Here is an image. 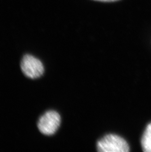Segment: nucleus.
I'll list each match as a JSON object with an SVG mask.
<instances>
[{
	"label": "nucleus",
	"instance_id": "nucleus-2",
	"mask_svg": "<svg viewBox=\"0 0 151 152\" xmlns=\"http://www.w3.org/2000/svg\"><path fill=\"white\" fill-rule=\"evenodd\" d=\"M60 117L54 111L46 112L39 119L37 126L41 133L46 135H52L56 133L60 124Z\"/></svg>",
	"mask_w": 151,
	"mask_h": 152
},
{
	"label": "nucleus",
	"instance_id": "nucleus-4",
	"mask_svg": "<svg viewBox=\"0 0 151 152\" xmlns=\"http://www.w3.org/2000/svg\"><path fill=\"white\" fill-rule=\"evenodd\" d=\"M141 146L144 152H151V123L144 131L141 139Z\"/></svg>",
	"mask_w": 151,
	"mask_h": 152
},
{
	"label": "nucleus",
	"instance_id": "nucleus-1",
	"mask_svg": "<svg viewBox=\"0 0 151 152\" xmlns=\"http://www.w3.org/2000/svg\"><path fill=\"white\" fill-rule=\"evenodd\" d=\"M97 150L101 152H128L130 150L128 144L118 135L110 134L99 140Z\"/></svg>",
	"mask_w": 151,
	"mask_h": 152
},
{
	"label": "nucleus",
	"instance_id": "nucleus-5",
	"mask_svg": "<svg viewBox=\"0 0 151 152\" xmlns=\"http://www.w3.org/2000/svg\"><path fill=\"white\" fill-rule=\"evenodd\" d=\"M95 1H106V2H110V1H117L119 0H95Z\"/></svg>",
	"mask_w": 151,
	"mask_h": 152
},
{
	"label": "nucleus",
	"instance_id": "nucleus-3",
	"mask_svg": "<svg viewBox=\"0 0 151 152\" xmlns=\"http://www.w3.org/2000/svg\"><path fill=\"white\" fill-rule=\"evenodd\" d=\"M21 68L25 75L31 79L40 77L44 72L43 64L31 55L24 56L21 62Z\"/></svg>",
	"mask_w": 151,
	"mask_h": 152
}]
</instances>
